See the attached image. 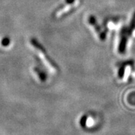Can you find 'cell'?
<instances>
[{
    "label": "cell",
    "mask_w": 135,
    "mask_h": 135,
    "mask_svg": "<svg viewBox=\"0 0 135 135\" xmlns=\"http://www.w3.org/2000/svg\"><path fill=\"white\" fill-rule=\"evenodd\" d=\"M31 44H32V46L36 48V50L39 52V55H41V57H42V59L44 60L45 64H46L47 66L50 68V69H52V71H57V70H58L57 66L51 60V59H50V57H48V55L46 54V50L44 48V47H43L35 39H31Z\"/></svg>",
    "instance_id": "1"
},
{
    "label": "cell",
    "mask_w": 135,
    "mask_h": 135,
    "mask_svg": "<svg viewBox=\"0 0 135 135\" xmlns=\"http://www.w3.org/2000/svg\"><path fill=\"white\" fill-rule=\"evenodd\" d=\"M37 75L38 76H39V79H40L42 81H44L45 79H46V76L44 73H41V71L40 70H39L38 71H37Z\"/></svg>",
    "instance_id": "5"
},
{
    "label": "cell",
    "mask_w": 135,
    "mask_h": 135,
    "mask_svg": "<svg viewBox=\"0 0 135 135\" xmlns=\"http://www.w3.org/2000/svg\"><path fill=\"white\" fill-rule=\"evenodd\" d=\"M124 73H125V68L123 66L120 68V70H119V78H122L123 75H124Z\"/></svg>",
    "instance_id": "6"
},
{
    "label": "cell",
    "mask_w": 135,
    "mask_h": 135,
    "mask_svg": "<svg viewBox=\"0 0 135 135\" xmlns=\"http://www.w3.org/2000/svg\"><path fill=\"white\" fill-rule=\"evenodd\" d=\"M89 23H90L92 25H93V26L96 28V30H97V32L99 33V37L100 39H105V34L103 33L102 31H100V28H99V26H98V24L97 23V21H96V19H94V17L93 16H90V17H89Z\"/></svg>",
    "instance_id": "3"
},
{
    "label": "cell",
    "mask_w": 135,
    "mask_h": 135,
    "mask_svg": "<svg viewBox=\"0 0 135 135\" xmlns=\"http://www.w3.org/2000/svg\"><path fill=\"white\" fill-rule=\"evenodd\" d=\"M132 32L130 28H123L121 32V39L119 45V52L120 53L123 54L126 49V45L129 35Z\"/></svg>",
    "instance_id": "2"
},
{
    "label": "cell",
    "mask_w": 135,
    "mask_h": 135,
    "mask_svg": "<svg viewBox=\"0 0 135 135\" xmlns=\"http://www.w3.org/2000/svg\"><path fill=\"white\" fill-rule=\"evenodd\" d=\"M132 30H133L134 29H135V13H134L133 15H132V18L131 21H130V27H129Z\"/></svg>",
    "instance_id": "4"
}]
</instances>
